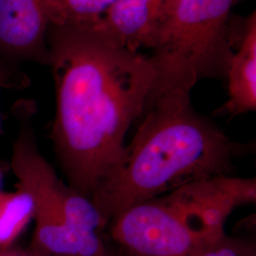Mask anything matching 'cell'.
Masks as SVG:
<instances>
[{"mask_svg": "<svg viewBox=\"0 0 256 256\" xmlns=\"http://www.w3.org/2000/svg\"><path fill=\"white\" fill-rule=\"evenodd\" d=\"M52 28V140L68 184L92 200L122 158L128 130L142 116L158 74L140 52L90 32Z\"/></svg>", "mask_w": 256, "mask_h": 256, "instance_id": "1", "label": "cell"}, {"mask_svg": "<svg viewBox=\"0 0 256 256\" xmlns=\"http://www.w3.org/2000/svg\"><path fill=\"white\" fill-rule=\"evenodd\" d=\"M194 84L158 77L132 142L92 194L108 222L128 207L188 183L230 176L234 158L246 152L192 108Z\"/></svg>", "mask_w": 256, "mask_h": 256, "instance_id": "2", "label": "cell"}, {"mask_svg": "<svg viewBox=\"0 0 256 256\" xmlns=\"http://www.w3.org/2000/svg\"><path fill=\"white\" fill-rule=\"evenodd\" d=\"M238 0H165L150 46L158 78L190 80L227 74V30Z\"/></svg>", "mask_w": 256, "mask_h": 256, "instance_id": "3", "label": "cell"}, {"mask_svg": "<svg viewBox=\"0 0 256 256\" xmlns=\"http://www.w3.org/2000/svg\"><path fill=\"white\" fill-rule=\"evenodd\" d=\"M106 238L117 256H194L220 236H210L164 198H158L114 216Z\"/></svg>", "mask_w": 256, "mask_h": 256, "instance_id": "4", "label": "cell"}, {"mask_svg": "<svg viewBox=\"0 0 256 256\" xmlns=\"http://www.w3.org/2000/svg\"><path fill=\"white\" fill-rule=\"evenodd\" d=\"M36 202L34 230L28 250L32 256H113L106 232L79 228L63 218L55 191L32 194Z\"/></svg>", "mask_w": 256, "mask_h": 256, "instance_id": "5", "label": "cell"}, {"mask_svg": "<svg viewBox=\"0 0 256 256\" xmlns=\"http://www.w3.org/2000/svg\"><path fill=\"white\" fill-rule=\"evenodd\" d=\"M165 198L192 212L210 234H225L224 224L239 206L256 202V178L218 176L188 183L169 192Z\"/></svg>", "mask_w": 256, "mask_h": 256, "instance_id": "6", "label": "cell"}, {"mask_svg": "<svg viewBox=\"0 0 256 256\" xmlns=\"http://www.w3.org/2000/svg\"><path fill=\"white\" fill-rule=\"evenodd\" d=\"M165 0H117L90 34L140 52L150 48Z\"/></svg>", "mask_w": 256, "mask_h": 256, "instance_id": "7", "label": "cell"}, {"mask_svg": "<svg viewBox=\"0 0 256 256\" xmlns=\"http://www.w3.org/2000/svg\"><path fill=\"white\" fill-rule=\"evenodd\" d=\"M48 28L46 0H0V46L5 50L48 61Z\"/></svg>", "mask_w": 256, "mask_h": 256, "instance_id": "8", "label": "cell"}, {"mask_svg": "<svg viewBox=\"0 0 256 256\" xmlns=\"http://www.w3.org/2000/svg\"><path fill=\"white\" fill-rule=\"evenodd\" d=\"M226 75L229 78V99L221 111L240 115L256 108V16L247 20L240 45L232 54Z\"/></svg>", "mask_w": 256, "mask_h": 256, "instance_id": "9", "label": "cell"}, {"mask_svg": "<svg viewBox=\"0 0 256 256\" xmlns=\"http://www.w3.org/2000/svg\"><path fill=\"white\" fill-rule=\"evenodd\" d=\"M117 0H46L50 28L92 32Z\"/></svg>", "mask_w": 256, "mask_h": 256, "instance_id": "10", "label": "cell"}, {"mask_svg": "<svg viewBox=\"0 0 256 256\" xmlns=\"http://www.w3.org/2000/svg\"><path fill=\"white\" fill-rule=\"evenodd\" d=\"M36 202L32 194L18 186L14 192L0 191V252L9 250L34 220Z\"/></svg>", "mask_w": 256, "mask_h": 256, "instance_id": "11", "label": "cell"}, {"mask_svg": "<svg viewBox=\"0 0 256 256\" xmlns=\"http://www.w3.org/2000/svg\"><path fill=\"white\" fill-rule=\"evenodd\" d=\"M256 246L242 238L226 234L202 248L194 256H256Z\"/></svg>", "mask_w": 256, "mask_h": 256, "instance_id": "12", "label": "cell"}, {"mask_svg": "<svg viewBox=\"0 0 256 256\" xmlns=\"http://www.w3.org/2000/svg\"><path fill=\"white\" fill-rule=\"evenodd\" d=\"M0 256H32L30 252L26 250H12V248L4 250V252H0Z\"/></svg>", "mask_w": 256, "mask_h": 256, "instance_id": "13", "label": "cell"}, {"mask_svg": "<svg viewBox=\"0 0 256 256\" xmlns=\"http://www.w3.org/2000/svg\"><path fill=\"white\" fill-rule=\"evenodd\" d=\"M5 82H6V75H5L4 70H2V68H0V95H1V90H2ZM0 129H1V113H0Z\"/></svg>", "mask_w": 256, "mask_h": 256, "instance_id": "14", "label": "cell"}, {"mask_svg": "<svg viewBox=\"0 0 256 256\" xmlns=\"http://www.w3.org/2000/svg\"><path fill=\"white\" fill-rule=\"evenodd\" d=\"M2 172H1V170H0V191H1V182H2Z\"/></svg>", "mask_w": 256, "mask_h": 256, "instance_id": "15", "label": "cell"}, {"mask_svg": "<svg viewBox=\"0 0 256 256\" xmlns=\"http://www.w3.org/2000/svg\"><path fill=\"white\" fill-rule=\"evenodd\" d=\"M113 256H116V254H114V252H113Z\"/></svg>", "mask_w": 256, "mask_h": 256, "instance_id": "16", "label": "cell"}, {"mask_svg": "<svg viewBox=\"0 0 256 256\" xmlns=\"http://www.w3.org/2000/svg\"></svg>", "mask_w": 256, "mask_h": 256, "instance_id": "17", "label": "cell"}]
</instances>
